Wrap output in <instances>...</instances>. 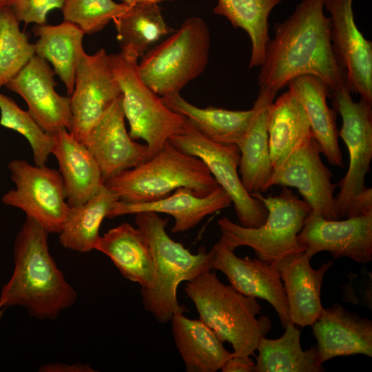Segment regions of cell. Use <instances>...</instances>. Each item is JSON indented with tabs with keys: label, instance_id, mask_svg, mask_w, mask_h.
I'll use <instances>...</instances> for the list:
<instances>
[{
	"label": "cell",
	"instance_id": "obj_13",
	"mask_svg": "<svg viewBox=\"0 0 372 372\" xmlns=\"http://www.w3.org/2000/svg\"><path fill=\"white\" fill-rule=\"evenodd\" d=\"M320 145L313 136L295 149L277 169H273L266 191L277 185L298 189L313 212L327 220H338L334 197L336 185L333 174L323 163Z\"/></svg>",
	"mask_w": 372,
	"mask_h": 372
},
{
	"label": "cell",
	"instance_id": "obj_24",
	"mask_svg": "<svg viewBox=\"0 0 372 372\" xmlns=\"http://www.w3.org/2000/svg\"><path fill=\"white\" fill-rule=\"evenodd\" d=\"M276 94L259 90L254 103L256 114L245 133L237 143L240 151L239 174L249 194L266 192L273 171L268 143L269 110Z\"/></svg>",
	"mask_w": 372,
	"mask_h": 372
},
{
	"label": "cell",
	"instance_id": "obj_8",
	"mask_svg": "<svg viewBox=\"0 0 372 372\" xmlns=\"http://www.w3.org/2000/svg\"><path fill=\"white\" fill-rule=\"evenodd\" d=\"M112 73L121 88L125 117L134 140L143 139L149 158L172 136L183 132L187 120L169 109L141 79L138 59L131 52L121 50L108 55Z\"/></svg>",
	"mask_w": 372,
	"mask_h": 372
},
{
	"label": "cell",
	"instance_id": "obj_5",
	"mask_svg": "<svg viewBox=\"0 0 372 372\" xmlns=\"http://www.w3.org/2000/svg\"><path fill=\"white\" fill-rule=\"evenodd\" d=\"M105 185L120 200L133 203L154 201L181 187L205 196L219 185L200 159L169 141L145 162L118 173Z\"/></svg>",
	"mask_w": 372,
	"mask_h": 372
},
{
	"label": "cell",
	"instance_id": "obj_38",
	"mask_svg": "<svg viewBox=\"0 0 372 372\" xmlns=\"http://www.w3.org/2000/svg\"><path fill=\"white\" fill-rule=\"evenodd\" d=\"M349 282L342 286V296L345 302L372 308V275L364 267L361 277L349 271Z\"/></svg>",
	"mask_w": 372,
	"mask_h": 372
},
{
	"label": "cell",
	"instance_id": "obj_34",
	"mask_svg": "<svg viewBox=\"0 0 372 372\" xmlns=\"http://www.w3.org/2000/svg\"><path fill=\"white\" fill-rule=\"evenodd\" d=\"M35 55L34 44L19 28L9 6L0 10V88L14 77Z\"/></svg>",
	"mask_w": 372,
	"mask_h": 372
},
{
	"label": "cell",
	"instance_id": "obj_37",
	"mask_svg": "<svg viewBox=\"0 0 372 372\" xmlns=\"http://www.w3.org/2000/svg\"><path fill=\"white\" fill-rule=\"evenodd\" d=\"M65 0H11L8 6L19 22L46 23L48 12L61 9Z\"/></svg>",
	"mask_w": 372,
	"mask_h": 372
},
{
	"label": "cell",
	"instance_id": "obj_20",
	"mask_svg": "<svg viewBox=\"0 0 372 372\" xmlns=\"http://www.w3.org/2000/svg\"><path fill=\"white\" fill-rule=\"evenodd\" d=\"M321 363L335 357H372V321L347 311L340 304L324 309L311 326Z\"/></svg>",
	"mask_w": 372,
	"mask_h": 372
},
{
	"label": "cell",
	"instance_id": "obj_35",
	"mask_svg": "<svg viewBox=\"0 0 372 372\" xmlns=\"http://www.w3.org/2000/svg\"><path fill=\"white\" fill-rule=\"evenodd\" d=\"M0 125L14 130L26 138L32 151L35 165H45L54 145V136L46 133L11 98L0 92Z\"/></svg>",
	"mask_w": 372,
	"mask_h": 372
},
{
	"label": "cell",
	"instance_id": "obj_31",
	"mask_svg": "<svg viewBox=\"0 0 372 372\" xmlns=\"http://www.w3.org/2000/svg\"><path fill=\"white\" fill-rule=\"evenodd\" d=\"M284 334L277 339L262 337L256 351L258 355L255 372H322L325 371L320 361L317 347L303 350L300 344V332L289 322Z\"/></svg>",
	"mask_w": 372,
	"mask_h": 372
},
{
	"label": "cell",
	"instance_id": "obj_22",
	"mask_svg": "<svg viewBox=\"0 0 372 372\" xmlns=\"http://www.w3.org/2000/svg\"><path fill=\"white\" fill-rule=\"evenodd\" d=\"M56 158L70 207L84 203L105 184L98 163L89 149L66 129L52 135Z\"/></svg>",
	"mask_w": 372,
	"mask_h": 372
},
{
	"label": "cell",
	"instance_id": "obj_21",
	"mask_svg": "<svg viewBox=\"0 0 372 372\" xmlns=\"http://www.w3.org/2000/svg\"><path fill=\"white\" fill-rule=\"evenodd\" d=\"M310 260L302 251L288 255L275 263L283 281L290 321L302 327L312 326L324 309L320 298L322 284L333 264L330 260L314 269Z\"/></svg>",
	"mask_w": 372,
	"mask_h": 372
},
{
	"label": "cell",
	"instance_id": "obj_29",
	"mask_svg": "<svg viewBox=\"0 0 372 372\" xmlns=\"http://www.w3.org/2000/svg\"><path fill=\"white\" fill-rule=\"evenodd\" d=\"M267 130L273 170L279 167L295 149L313 136L303 106L289 90L270 105Z\"/></svg>",
	"mask_w": 372,
	"mask_h": 372
},
{
	"label": "cell",
	"instance_id": "obj_33",
	"mask_svg": "<svg viewBox=\"0 0 372 372\" xmlns=\"http://www.w3.org/2000/svg\"><path fill=\"white\" fill-rule=\"evenodd\" d=\"M284 0H218L213 12L225 17L236 28L243 29L251 43L249 68L260 66L269 41V17Z\"/></svg>",
	"mask_w": 372,
	"mask_h": 372
},
{
	"label": "cell",
	"instance_id": "obj_40",
	"mask_svg": "<svg viewBox=\"0 0 372 372\" xmlns=\"http://www.w3.org/2000/svg\"><path fill=\"white\" fill-rule=\"evenodd\" d=\"M223 372H255V362L249 357H231L223 368Z\"/></svg>",
	"mask_w": 372,
	"mask_h": 372
},
{
	"label": "cell",
	"instance_id": "obj_39",
	"mask_svg": "<svg viewBox=\"0 0 372 372\" xmlns=\"http://www.w3.org/2000/svg\"><path fill=\"white\" fill-rule=\"evenodd\" d=\"M40 372H93L94 370L88 364L50 363L42 365Z\"/></svg>",
	"mask_w": 372,
	"mask_h": 372
},
{
	"label": "cell",
	"instance_id": "obj_16",
	"mask_svg": "<svg viewBox=\"0 0 372 372\" xmlns=\"http://www.w3.org/2000/svg\"><path fill=\"white\" fill-rule=\"evenodd\" d=\"M54 74L48 61L34 55L5 85L25 100L28 112L50 135L62 129L70 131L72 122L70 98L56 92Z\"/></svg>",
	"mask_w": 372,
	"mask_h": 372
},
{
	"label": "cell",
	"instance_id": "obj_15",
	"mask_svg": "<svg viewBox=\"0 0 372 372\" xmlns=\"http://www.w3.org/2000/svg\"><path fill=\"white\" fill-rule=\"evenodd\" d=\"M353 1L324 0V6L331 14V41L347 72L349 89L372 106V43L357 27Z\"/></svg>",
	"mask_w": 372,
	"mask_h": 372
},
{
	"label": "cell",
	"instance_id": "obj_12",
	"mask_svg": "<svg viewBox=\"0 0 372 372\" xmlns=\"http://www.w3.org/2000/svg\"><path fill=\"white\" fill-rule=\"evenodd\" d=\"M103 48L82 55L78 65L74 88L70 96L72 116L71 134L84 144L92 127L121 94Z\"/></svg>",
	"mask_w": 372,
	"mask_h": 372
},
{
	"label": "cell",
	"instance_id": "obj_42",
	"mask_svg": "<svg viewBox=\"0 0 372 372\" xmlns=\"http://www.w3.org/2000/svg\"><path fill=\"white\" fill-rule=\"evenodd\" d=\"M11 0H0V10L8 6Z\"/></svg>",
	"mask_w": 372,
	"mask_h": 372
},
{
	"label": "cell",
	"instance_id": "obj_3",
	"mask_svg": "<svg viewBox=\"0 0 372 372\" xmlns=\"http://www.w3.org/2000/svg\"><path fill=\"white\" fill-rule=\"evenodd\" d=\"M184 289L194 302L199 319L223 342L231 344L234 356L254 355L260 339L271 328L267 316L256 318L262 308L256 298L223 284L211 270L187 281Z\"/></svg>",
	"mask_w": 372,
	"mask_h": 372
},
{
	"label": "cell",
	"instance_id": "obj_9",
	"mask_svg": "<svg viewBox=\"0 0 372 372\" xmlns=\"http://www.w3.org/2000/svg\"><path fill=\"white\" fill-rule=\"evenodd\" d=\"M334 110L339 113L342 125L338 136L345 143L349 155L346 175L338 183L335 197L338 220L354 217L357 200L367 188L365 176L372 159V106L360 99L355 102L349 87L330 92Z\"/></svg>",
	"mask_w": 372,
	"mask_h": 372
},
{
	"label": "cell",
	"instance_id": "obj_25",
	"mask_svg": "<svg viewBox=\"0 0 372 372\" xmlns=\"http://www.w3.org/2000/svg\"><path fill=\"white\" fill-rule=\"evenodd\" d=\"M94 250L108 256L122 276L141 289L149 288L154 278V263L149 245L142 231L123 223L100 236Z\"/></svg>",
	"mask_w": 372,
	"mask_h": 372
},
{
	"label": "cell",
	"instance_id": "obj_27",
	"mask_svg": "<svg viewBox=\"0 0 372 372\" xmlns=\"http://www.w3.org/2000/svg\"><path fill=\"white\" fill-rule=\"evenodd\" d=\"M172 110L206 138L223 144L236 145L249 127L256 109L230 110L209 106L199 107L183 99L180 93L161 97Z\"/></svg>",
	"mask_w": 372,
	"mask_h": 372
},
{
	"label": "cell",
	"instance_id": "obj_26",
	"mask_svg": "<svg viewBox=\"0 0 372 372\" xmlns=\"http://www.w3.org/2000/svg\"><path fill=\"white\" fill-rule=\"evenodd\" d=\"M170 322L175 344L187 372H216L233 356L223 341L200 319H190L183 312H177Z\"/></svg>",
	"mask_w": 372,
	"mask_h": 372
},
{
	"label": "cell",
	"instance_id": "obj_6",
	"mask_svg": "<svg viewBox=\"0 0 372 372\" xmlns=\"http://www.w3.org/2000/svg\"><path fill=\"white\" fill-rule=\"evenodd\" d=\"M251 196L265 205L268 211L265 222L251 228L223 217L218 220V242L232 250L241 246L251 247L257 258L273 264L288 255L304 251L297 236L312 211L311 206L286 187L279 195L265 197L256 193Z\"/></svg>",
	"mask_w": 372,
	"mask_h": 372
},
{
	"label": "cell",
	"instance_id": "obj_14",
	"mask_svg": "<svg viewBox=\"0 0 372 372\" xmlns=\"http://www.w3.org/2000/svg\"><path fill=\"white\" fill-rule=\"evenodd\" d=\"M297 238L310 258L327 251L365 265L372 260V214L327 220L311 211Z\"/></svg>",
	"mask_w": 372,
	"mask_h": 372
},
{
	"label": "cell",
	"instance_id": "obj_18",
	"mask_svg": "<svg viewBox=\"0 0 372 372\" xmlns=\"http://www.w3.org/2000/svg\"><path fill=\"white\" fill-rule=\"evenodd\" d=\"M125 119L121 94L92 127L85 143L98 163L105 182L149 158L147 145L131 138Z\"/></svg>",
	"mask_w": 372,
	"mask_h": 372
},
{
	"label": "cell",
	"instance_id": "obj_7",
	"mask_svg": "<svg viewBox=\"0 0 372 372\" xmlns=\"http://www.w3.org/2000/svg\"><path fill=\"white\" fill-rule=\"evenodd\" d=\"M209 48L208 25L200 17H189L142 56L139 76L161 97L180 93L205 70Z\"/></svg>",
	"mask_w": 372,
	"mask_h": 372
},
{
	"label": "cell",
	"instance_id": "obj_4",
	"mask_svg": "<svg viewBox=\"0 0 372 372\" xmlns=\"http://www.w3.org/2000/svg\"><path fill=\"white\" fill-rule=\"evenodd\" d=\"M135 215V223L149 245L154 263L152 285L140 291L143 305L157 322L166 323L175 313L186 311L177 299L179 284L212 270V252L200 247L192 254L172 240L165 230L168 219L157 213L143 211Z\"/></svg>",
	"mask_w": 372,
	"mask_h": 372
},
{
	"label": "cell",
	"instance_id": "obj_41",
	"mask_svg": "<svg viewBox=\"0 0 372 372\" xmlns=\"http://www.w3.org/2000/svg\"><path fill=\"white\" fill-rule=\"evenodd\" d=\"M122 3H126L127 5H132L139 3H159L163 1H171L174 0H120Z\"/></svg>",
	"mask_w": 372,
	"mask_h": 372
},
{
	"label": "cell",
	"instance_id": "obj_2",
	"mask_svg": "<svg viewBox=\"0 0 372 372\" xmlns=\"http://www.w3.org/2000/svg\"><path fill=\"white\" fill-rule=\"evenodd\" d=\"M49 234L26 217L14 240V266L1 288V307L20 306L34 318L54 320L76 302V290L50 254Z\"/></svg>",
	"mask_w": 372,
	"mask_h": 372
},
{
	"label": "cell",
	"instance_id": "obj_30",
	"mask_svg": "<svg viewBox=\"0 0 372 372\" xmlns=\"http://www.w3.org/2000/svg\"><path fill=\"white\" fill-rule=\"evenodd\" d=\"M118 200L117 195L104 184L86 202L71 207L59 234L60 244L65 249L81 253L94 250L100 237L101 225Z\"/></svg>",
	"mask_w": 372,
	"mask_h": 372
},
{
	"label": "cell",
	"instance_id": "obj_23",
	"mask_svg": "<svg viewBox=\"0 0 372 372\" xmlns=\"http://www.w3.org/2000/svg\"><path fill=\"white\" fill-rule=\"evenodd\" d=\"M286 85L303 106L312 135L320 145L322 154L329 164L343 168L338 139L337 112L327 105V99L330 94L327 85L316 76L304 74L294 78Z\"/></svg>",
	"mask_w": 372,
	"mask_h": 372
},
{
	"label": "cell",
	"instance_id": "obj_10",
	"mask_svg": "<svg viewBox=\"0 0 372 372\" xmlns=\"http://www.w3.org/2000/svg\"><path fill=\"white\" fill-rule=\"evenodd\" d=\"M8 169L15 187L3 195L2 203L22 210L49 234H59L71 209L59 172L20 158L10 161Z\"/></svg>",
	"mask_w": 372,
	"mask_h": 372
},
{
	"label": "cell",
	"instance_id": "obj_1",
	"mask_svg": "<svg viewBox=\"0 0 372 372\" xmlns=\"http://www.w3.org/2000/svg\"><path fill=\"white\" fill-rule=\"evenodd\" d=\"M324 0H302L288 18L273 27L258 76L260 90L276 94L294 78L314 75L330 92L348 87L347 72L330 37V19Z\"/></svg>",
	"mask_w": 372,
	"mask_h": 372
},
{
	"label": "cell",
	"instance_id": "obj_19",
	"mask_svg": "<svg viewBox=\"0 0 372 372\" xmlns=\"http://www.w3.org/2000/svg\"><path fill=\"white\" fill-rule=\"evenodd\" d=\"M231 203L229 196L220 185L205 196L181 187L164 198L150 202L133 203L118 200L107 218L143 211L166 214L174 219L172 231L180 233L194 228L206 216L229 207Z\"/></svg>",
	"mask_w": 372,
	"mask_h": 372
},
{
	"label": "cell",
	"instance_id": "obj_32",
	"mask_svg": "<svg viewBox=\"0 0 372 372\" xmlns=\"http://www.w3.org/2000/svg\"><path fill=\"white\" fill-rule=\"evenodd\" d=\"M121 50L143 56L174 30L165 21L158 3H139L113 20Z\"/></svg>",
	"mask_w": 372,
	"mask_h": 372
},
{
	"label": "cell",
	"instance_id": "obj_43",
	"mask_svg": "<svg viewBox=\"0 0 372 372\" xmlns=\"http://www.w3.org/2000/svg\"><path fill=\"white\" fill-rule=\"evenodd\" d=\"M4 309H5L0 307V320H1V318H2V316H3Z\"/></svg>",
	"mask_w": 372,
	"mask_h": 372
},
{
	"label": "cell",
	"instance_id": "obj_36",
	"mask_svg": "<svg viewBox=\"0 0 372 372\" xmlns=\"http://www.w3.org/2000/svg\"><path fill=\"white\" fill-rule=\"evenodd\" d=\"M129 6L113 0H65L61 10L64 21L76 25L85 34H92L103 30Z\"/></svg>",
	"mask_w": 372,
	"mask_h": 372
},
{
	"label": "cell",
	"instance_id": "obj_28",
	"mask_svg": "<svg viewBox=\"0 0 372 372\" xmlns=\"http://www.w3.org/2000/svg\"><path fill=\"white\" fill-rule=\"evenodd\" d=\"M32 32L38 38L34 44L35 55L50 62L64 83L70 96L73 92L76 72L85 51V33L76 25L64 21L57 25H35Z\"/></svg>",
	"mask_w": 372,
	"mask_h": 372
},
{
	"label": "cell",
	"instance_id": "obj_17",
	"mask_svg": "<svg viewBox=\"0 0 372 372\" xmlns=\"http://www.w3.org/2000/svg\"><path fill=\"white\" fill-rule=\"evenodd\" d=\"M211 269L223 272L230 285L247 296L267 300L277 312L285 329L291 322L284 285L276 264L240 258L219 242L211 249Z\"/></svg>",
	"mask_w": 372,
	"mask_h": 372
},
{
	"label": "cell",
	"instance_id": "obj_11",
	"mask_svg": "<svg viewBox=\"0 0 372 372\" xmlns=\"http://www.w3.org/2000/svg\"><path fill=\"white\" fill-rule=\"evenodd\" d=\"M169 141L205 163L218 184L229 196L240 225L256 228L265 222L268 215L265 205L249 194L242 183L238 172L240 151L236 145L213 141L188 122L183 132Z\"/></svg>",
	"mask_w": 372,
	"mask_h": 372
}]
</instances>
